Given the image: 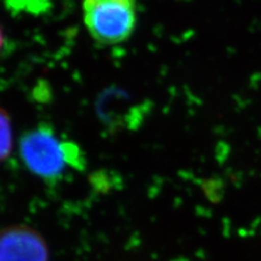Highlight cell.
<instances>
[{
  "mask_svg": "<svg viewBox=\"0 0 261 261\" xmlns=\"http://www.w3.org/2000/svg\"><path fill=\"white\" fill-rule=\"evenodd\" d=\"M19 152L30 172L46 182L59 179L67 167L77 170L84 168V157L79 146L61 141L47 124L24 133L20 138Z\"/></svg>",
  "mask_w": 261,
  "mask_h": 261,
  "instance_id": "6da1fadb",
  "label": "cell"
},
{
  "mask_svg": "<svg viewBox=\"0 0 261 261\" xmlns=\"http://www.w3.org/2000/svg\"><path fill=\"white\" fill-rule=\"evenodd\" d=\"M82 8L85 27L98 44L124 43L136 28V0H83Z\"/></svg>",
  "mask_w": 261,
  "mask_h": 261,
  "instance_id": "7a4b0ae2",
  "label": "cell"
},
{
  "mask_svg": "<svg viewBox=\"0 0 261 261\" xmlns=\"http://www.w3.org/2000/svg\"><path fill=\"white\" fill-rule=\"evenodd\" d=\"M0 261H50V249L34 227L6 226L0 230Z\"/></svg>",
  "mask_w": 261,
  "mask_h": 261,
  "instance_id": "3957f363",
  "label": "cell"
},
{
  "mask_svg": "<svg viewBox=\"0 0 261 261\" xmlns=\"http://www.w3.org/2000/svg\"><path fill=\"white\" fill-rule=\"evenodd\" d=\"M13 148V129L10 116L0 108V162L10 156Z\"/></svg>",
  "mask_w": 261,
  "mask_h": 261,
  "instance_id": "277c9868",
  "label": "cell"
},
{
  "mask_svg": "<svg viewBox=\"0 0 261 261\" xmlns=\"http://www.w3.org/2000/svg\"><path fill=\"white\" fill-rule=\"evenodd\" d=\"M4 45V35H3V32H2V28H0V50H2Z\"/></svg>",
  "mask_w": 261,
  "mask_h": 261,
  "instance_id": "5b68a950",
  "label": "cell"
}]
</instances>
